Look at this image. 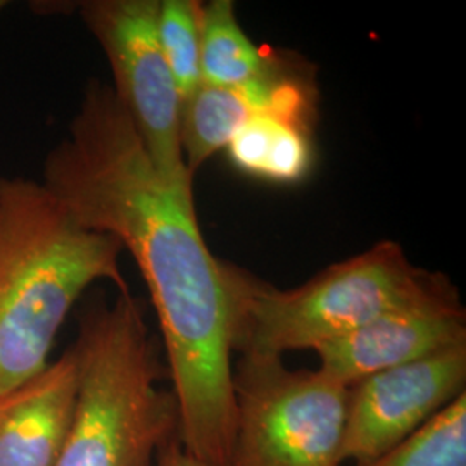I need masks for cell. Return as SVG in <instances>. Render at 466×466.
<instances>
[{"mask_svg": "<svg viewBox=\"0 0 466 466\" xmlns=\"http://www.w3.org/2000/svg\"><path fill=\"white\" fill-rule=\"evenodd\" d=\"M279 59L242 30L232 0L200 2V84H248L267 75Z\"/></svg>", "mask_w": 466, "mask_h": 466, "instance_id": "obj_12", "label": "cell"}, {"mask_svg": "<svg viewBox=\"0 0 466 466\" xmlns=\"http://www.w3.org/2000/svg\"><path fill=\"white\" fill-rule=\"evenodd\" d=\"M40 182L80 225L134 258L163 333L178 439L200 461L230 466L237 315L227 265L208 249L194 200L161 180L111 85L85 84Z\"/></svg>", "mask_w": 466, "mask_h": 466, "instance_id": "obj_1", "label": "cell"}, {"mask_svg": "<svg viewBox=\"0 0 466 466\" xmlns=\"http://www.w3.org/2000/svg\"><path fill=\"white\" fill-rule=\"evenodd\" d=\"M71 350L78 390L71 427L54 466H156L178 437L180 413L154 348L140 300L97 296L78 319Z\"/></svg>", "mask_w": 466, "mask_h": 466, "instance_id": "obj_3", "label": "cell"}, {"mask_svg": "<svg viewBox=\"0 0 466 466\" xmlns=\"http://www.w3.org/2000/svg\"><path fill=\"white\" fill-rule=\"evenodd\" d=\"M227 149L242 173L275 184H298L313 167L311 125L275 115L250 117Z\"/></svg>", "mask_w": 466, "mask_h": 466, "instance_id": "obj_11", "label": "cell"}, {"mask_svg": "<svg viewBox=\"0 0 466 466\" xmlns=\"http://www.w3.org/2000/svg\"><path fill=\"white\" fill-rule=\"evenodd\" d=\"M121 254L116 238L85 228L40 180L0 177V392L49 365L90 285L128 290Z\"/></svg>", "mask_w": 466, "mask_h": 466, "instance_id": "obj_2", "label": "cell"}, {"mask_svg": "<svg viewBox=\"0 0 466 466\" xmlns=\"http://www.w3.org/2000/svg\"><path fill=\"white\" fill-rule=\"evenodd\" d=\"M78 5L111 67L115 97L150 163L178 198L194 200V177L180 142V97L157 34L159 0H86Z\"/></svg>", "mask_w": 466, "mask_h": 466, "instance_id": "obj_6", "label": "cell"}, {"mask_svg": "<svg viewBox=\"0 0 466 466\" xmlns=\"http://www.w3.org/2000/svg\"><path fill=\"white\" fill-rule=\"evenodd\" d=\"M230 466H340L348 387L282 356L242 352L233 370Z\"/></svg>", "mask_w": 466, "mask_h": 466, "instance_id": "obj_5", "label": "cell"}, {"mask_svg": "<svg viewBox=\"0 0 466 466\" xmlns=\"http://www.w3.org/2000/svg\"><path fill=\"white\" fill-rule=\"evenodd\" d=\"M354 466H466V392L394 450Z\"/></svg>", "mask_w": 466, "mask_h": 466, "instance_id": "obj_13", "label": "cell"}, {"mask_svg": "<svg viewBox=\"0 0 466 466\" xmlns=\"http://www.w3.org/2000/svg\"><path fill=\"white\" fill-rule=\"evenodd\" d=\"M227 277L237 315L235 350L240 354L313 350L394 313L465 309L446 275L415 267L400 244L389 240L292 290L275 289L228 265Z\"/></svg>", "mask_w": 466, "mask_h": 466, "instance_id": "obj_4", "label": "cell"}, {"mask_svg": "<svg viewBox=\"0 0 466 466\" xmlns=\"http://www.w3.org/2000/svg\"><path fill=\"white\" fill-rule=\"evenodd\" d=\"M466 344L348 387L340 460L373 461L465 394Z\"/></svg>", "mask_w": 466, "mask_h": 466, "instance_id": "obj_7", "label": "cell"}, {"mask_svg": "<svg viewBox=\"0 0 466 466\" xmlns=\"http://www.w3.org/2000/svg\"><path fill=\"white\" fill-rule=\"evenodd\" d=\"M258 115L311 125L317 116V86L308 67L279 59L267 75L237 86L200 84L180 106V142L188 171L225 149L238 128Z\"/></svg>", "mask_w": 466, "mask_h": 466, "instance_id": "obj_8", "label": "cell"}, {"mask_svg": "<svg viewBox=\"0 0 466 466\" xmlns=\"http://www.w3.org/2000/svg\"><path fill=\"white\" fill-rule=\"evenodd\" d=\"M78 368L69 348L32 379L0 392V466H54L76 404Z\"/></svg>", "mask_w": 466, "mask_h": 466, "instance_id": "obj_10", "label": "cell"}, {"mask_svg": "<svg viewBox=\"0 0 466 466\" xmlns=\"http://www.w3.org/2000/svg\"><path fill=\"white\" fill-rule=\"evenodd\" d=\"M156 466H209L204 461H200L199 458H196L194 454H190L185 450L180 442V439H173L169 441L163 450L157 454V461Z\"/></svg>", "mask_w": 466, "mask_h": 466, "instance_id": "obj_15", "label": "cell"}, {"mask_svg": "<svg viewBox=\"0 0 466 466\" xmlns=\"http://www.w3.org/2000/svg\"><path fill=\"white\" fill-rule=\"evenodd\" d=\"M466 344V313L404 311L325 340L313 350L319 371L350 387L385 370L402 367L441 350Z\"/></svg>", "mask_w": 466, "mask_h": 466, "instance_id": "obj_9", "label": "cell"}, {"mask_svg": "<svg viewBox=\"0 0 466 466\" xmlns=\"http://www.w3.org/2000/svg\"><path fill=\"white\" fill-rule=\"evenodd\" d=\"M157 34L182 106L200 85V2L159 0Z\"/></svg>", "mask_w": 466, "mask_h": 466, "instance_id": "obj_14", "label": "cell"}]
</instances>
